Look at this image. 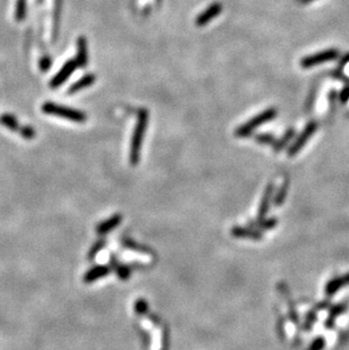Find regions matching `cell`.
Here are the masks:
<instances>
[{"mask_svg":"<svg viewBox=\"0 0 349 350\" xmlns=\"http://www.w3.org/2000/svg\"><path fill=\"white\" fill-rule=\"evenodd\" d=\"M149 122V112L147 110L142 109L138 112L137 117V123L135 129H134V134L132 137V145H131V164L133 166H136L138 164V160H140V151L142 146L143 138H144V133L146 129V125Z\"/></svg>","mask_w":349,"mask_h":350,"instance_id":"cell-1","label":"cell"},{"mask_svg":"<svg viewBox=\"0 0 349 350\" xmlns=\"http://www.w3.org/2000/svg\"><path fill=\"white\" fill-rule=\"evenodd\" d=\"M277 113H278V110H277L276 108H269L264 110V111H262L261 113L257 114V116L253 117L250 122H247L244 125H242L241 127H238L235 131V135L237 137L250 136L253 133V131L256 129L257 127H260L262 124L275 119L277 117Z\"/></svg>","mask_w":349,"mask_h":350,"instance_id":"cell-2","label":"cell"},{"mask_svg":"<svg viewBox=\"0 0 349 350\" xmlns=\"http://www.w3.org/2000/svg\"><path fill=\"white\" fill-rule=\"evenodd\" d=\"M42 111L49 114H55V116H58L61 118H66L68 119V121L76 123H83L87 121V114L80 111V110L63 107V105L55 104L51 102L45 103L44 107H42Z\"/></svg>","mask_w":349,"mask_h":350,"instance_id":"cell-3","label":"cell"},{"mask_svg":"<svg viewBox=\"0 0 349 350\" xmlns=\"http://www.w3.org/2000/svg\"><path fill=\"white\" fill-rule=\"evenodd\" d=\"M339 56V51L337 49H327L323 51L317 52L314 55H309L300 59V66L303 68H311V67L326 64L328 61L337 59Z\"/></svg>","mask_w":349,"mask_h":350,"instance_id":"cell-4","label":"cell"},{"mask_svg":"<svg viewBox=\"0 0 349 350\" xmlns=\"http://www.w3.org/2000/svg\"><path fill=\"white\" fill-rule=\"evenodd\" d=\"M317 129H318V124L315 122H311L306 125L304 131L299 134L298 137L296 138V141L289 147L288 155L295 157L297 153H299V151L306 145V143H307L309 138L314 135V133L317 132Z\"/></svg>","mask_w":349,"mask_h":350,"instance_id":"cell-5","label":"cell"},{"mask_svg":"<svg viewBox=\"0 0 349 350\" xmlns=\"http://www.w3.org/2000/svg\"><path fill=\"white\" fill-rule=\"evenodd\" d=\"M77 62L74 59H70L66 62V64L63 66V68L60 69V71L58 74H57L54 79L51 81V88H58L64 82H66L67 80H68L69 76L73 74V71L75 70L76 67H77Z\"/></svg>","mask_w":349,"mask_h":350,"instance_id":"cell-6","label":"cell"},{"mask_svg":"<svg viewBox=\"0 0 349 350\" xmlns=\"http://www.w3.org/2000/svg\"><path fill=\"white\" fill-rule=\"evenodd\" d=\"M221 12H222V5L214 3L212 5H210V6L205 9L203 13L200 14L195 23H197L198 26L207 25L210 21H212L213 18H216Z\"/></svg>","mask_w":349,"mask_h":350,"instance_id":"cell-7","label":"cell"},{"mask_svg":"<svg viewBox=\"0 0 349 350\" xmlns=\"http://www.w3.org/2000/svg\"><path fill=\"white\" fill-rule=\"evenodd\" d=\"M348 285H349V273L339 278H336V279L328 282V285L326 287V294L331 296L333 294H336L338 290H340L341 288H343V287Z\"/></svg>","mask_w":349,"mask_h":350,"instance_id":"cell-8","label":"cell"},{"mask_svg":"<svg viewBox=\"0 0 349 350\" xmlns=\"http://www.w3.org/2000/svg\"><path fill=\"white\" fill-rule=\"evenodd\" d=\"M76 62L80 67H87L88 65V46L85 37L81 36L77 40V57Z\"/></svg>","mask_w":349,"mask_h":350,"instance_id":"cell-9","label":"cell"},{"mask_svg":"<svg viewBox=\"0 0 349 350\" xmlns=\"http://www.w3.org/2000/svg\"><path fill=\"white\" fill-rule=\"evenodd\" d=\"M94 82H95V75H92V74L85 75V76H83L82 79L79 80L77 82L74 83L73 85L70 86L69 90H68V93L69 94L77 93L79 91L83 90L85 88H89V86L94 84Z\"/></svg>","mask_w":349,"mask_h":350,"instance_id":"cell-10","label":"cell"},{"mask_svg":"<svg viewBox=\"0 0 349 350\" xmlns=\"http://www.w3.org/2000/svg\"><path fill=\"white\" fill-rule=\"evenodd\" d=\"M121 221H122V215L116 214V215H114V217L106 220V221H104L103 223H100L99 226H98V228H97L98 232L100 235L107 234V232L110 231V230H112V229L116 228Z\"/></svg>","mask_w":349,"mask_h":350,"instance_id":"cell-11","label":"cell"},{"mask_svg":"<svg viewBox=\"0 0 349 350\" xmlns=\"http://www.w3.org/2000/svg\"><path fill=\"white\" fill-rule=\"evenodd\" d=\"M272 193H274V187H272V185H269L266 187L264 196H263V200L261 202V206L259 210V220H262L263 218H264L265 214L267 213V211H269V204H270V200L272 198Z\"/></svg>","mask_w":349,"mask_h":350,"instance_id":"cell-12","label":"cell"},{"mask_svg":"<svg viewBox=\"0 0 349 350\" xmlns=\"http://www.w3.org/2000/svg\"><path fill=\"white\" fill-rule=\"evenodd\" d=\"M108 267L106 266H97L94 268H91V270L87 273V275L84 276V282H87V284H90V282H93L95 280H98L99 278L104 277L108 275Z\"/></svg>","mask_w":349,"mask_h":350,"instance_id":"cell-13","label":"cell"},{"mask_svg":"<svg viewBox=\"0 0 349 350\" xmlns=\"http://www.w3.org/2000/svg\"><path fill=\"white\" fill-rule=\"evenodd\" d=\"M295 135V129L294 128H289L288 131H287L285 134H284V136L280 138L279 141H276V143L274 144V148H275V151L276 152H279L283 150V148L288 144V143H290V141L293 140V137Z\"/></svg>","mask_w":349,"mask_h":350,"instance_id":"cell-14","label":"cell"},{"mask_svg":"<svg viewBox=\"0 0 349 350\" xmlns=\"http://www.w3.org/2000/svg\"><path fill=\"white\" fill-rule=\"evenodd\" d=\"M0 123L7 128L12 129V131H21L20 125H18L16 119L11 116V114H3V116H0Z\"/></svg>","mask_w":349,"mask_h":350,"instance_id":"cell-15","label":"cell"},{"mask_svg":"<svg viewBox=\"0 0 349 350\" xmlns=\"http://www.w3.org/2000/svg\"><path fill=\"white\" fill-rule=\"evenodd\" d=\"M232 235L236 237H248V238H254V239L261 238V235L259 232L252 231V230H246L243 228L232 229Z\"/></svg>","mask_w":349,"mask_h":350,"instance_id":"cell-16","label":"cell"},{"mask_svg":"<svg viewBox=\"0 0 349 350\" xmlns=\"http://www.w3.org/2000/svg\"><path fill=\"white\" fill-rule=\"evenodd\" d=\"M287 191H288V183H287V181H286V183L283 186H281V188L279 189L278 193H277L276 201H275L277 205H281V204L285 202Z\"/></svg>","mask_w":349,"mask_h":350,"instance_id":"cell-17","label":"cell"},{"mask_svg":"<svg viewBox=\"0 0 349 350\" xmlns=\"http://www.w3.org/2000/svg\"><path fill=\"white\" fill-rule=\"evenodd\" d=\"M25 17V0H18L16 5V20L23 21Z\"/></svg>","mask_w":349,"mask_h":350,"instance_id":"cell-18","label":"cell"},{"mask_svg":"<svg viewBox=\"0 0 349 350\" xmlns=\"http://www.w3.org/2000/svg\"><path fill=\"white\" fill-rule=\"evenodd\" d=\"M256 140L261 144H275L276 138L271 134H260L256 136Z\"/></svg>","mask_w":349,"mask_h":350,"instance_id":"cell-19","label":"cell"},{"mask_svg":"<svg viewBox=\"0 0 349 350\" xmlns=\"http://www.w3.org/2000/svg\"><path fill=\"white\" fill-rule=\"evenodd\" d=\"M324 346H326V340H324V338L320 337L314 340L313 343L309 346L308 350H322Z\"/></svg>","mask_w":349,"mask_h":350,"instance_id":"cell-20","label":"cell"},{"mask_svg":"<svg viewBox=\"0 0 349 350\" xmlns=\"http://www.w3.org/2000/svg\"><path fill=\"white\" fill-rule=\"evenodd\" d=\"M20 133L24 138H27V140H32V138L35 136V132L32 127H22Z\"/></svg>","mask_w":349,"mask_h":350,"instance_id":"cell-21","label":"cell"},{"mask_svg":"<svg viewBox=\"0 0 349 350\" xmlns=\"http://www.w3.org/2000/svg\"><path fill=\"white\" fill-rule=\"evenodd\" d=\"M339 100L341 103H347L349 101V85L345 86L339 93Z\"/></svg>","mask_w":349,"mask_h":350,"instance_id":"cell-22","label":"cell"},{"mask_svg":"<svg viewBox=\"0 0 349 350\" xmlns=\"http://www.w3.org/2000/svg\"><path fill=\"white\" fill-rule=\"evenodd\" d=\"M118 276L125 280L126 278H128V276H130V270L125 266H121L118 268Z\"/></svg>","mask_w":349,"mask_h":350,"instance_id":"cell-23","label":"cell"},{"mask_svg":"<svg viewBox=\"0 0 349 350\" xmlns=\"http://www.w3.org/2000/svg\"><path fill=\"white\" fill-rule=\"evenodd\" d=\"M343 310H345V306H343V305H339V306H337V307H334L331 310V319L332 318H336V316H338L339 314L342 313ZM330 322H331V320H330Z\"/></svg>","mask_w":349,"mask_h":350,"instance_id":"cell-24","label":"cell"},{"mask_svg":"<svg viewBox=\"0 0 349 350\" xmlns=\"http://www.w3.org/2000/svg\"><path fill=\"white\" fill-rule=\"evenodd\" d=\"M276 223H277V220H275V219L267 220L266 222L263 223L262 228H263V229H270V228H274V227L276 226Z\"/></svg>","mask_w":349,"mask_h":350,"instance_id":"cell-25","label":"cell"},{"mask_svg":"<svg viewBox=\"0 0 349 350\" xmlns=\"http://www.w3.org/2000/svg\"><path fill=\"white\" fill-rule=\"evenodd\" d=\"M50 64H51V62H50L49 58H44V59L41 60V68L44 69V70H46V69L49 68Z\"/></svg>","mask_w":349,"mask_h":350,"instance_id":"cell-26","label":"cell"},{"mask_svg":"<svg viewBox=\"0 0 349 350\" xmlns=\"http://www.w3.org/2000/svg\"><path fill=\"white\" fill-rule=\"evenodd\" d=\"M349 62V54L346 55V56H343L342 57V59H341V65H345V64H348Z\"/></svg>","mask_w":349,"mask_h":350,"instance_id":"cell-27","label":"cell"},{"mask_svg":"<svg viewBox=\"0 0 349 350\" xmlns=\"http://www.w3.org/2000/svg\"><path fill=\"white\" fill-rule=\"evenodd\" d=\"M313 2H315V0H297V3L303 4V5H305V4H309V3H313Z\"/></svg>","mask_w":349,"mask_h":350,"instance_id":"cell-28","label":"cell"}]
</instances>
